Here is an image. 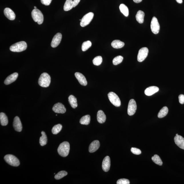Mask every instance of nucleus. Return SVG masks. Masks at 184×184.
I'll use <instances>...</instances> for the list:
<instances>
[{"mask_svg":"<svg viewBox=\"0 0 184 184\" xmlns=\"http://www.w3.org/2000/svg\"><path fill=\"white\" fill-rule=\"evenodd\" d=\"M177 2L179 3H183V0H176Z\"/></svg>","mask_w":184,"mask_h":184,"instance_id":"42","label":"nucleus"},{"mask_svg":"<svg viewBox=\"0 0 184 184\" xmlns=\"http://www.w3.org/2000/svg\"><path fill=\"white\" fill-rule=\"evenodd\" d=\"M133 1L134 2L136 3H139L141 2L142 1V0H133Z\"/></svg>","mask_w":184,"mask_h":184,"instance_id":"41","label":"nucleus"},{"mask_svg":"<svg viewBox=\"0 0 184 184\" xmlns=\"http://www.w3.org/2000/svg\"><path fill=\"white\" fill-rule=\"evenodd\" d=\"M97 119L99 123H103L106 120V116L103 111L102 110L99 111L97 114Z\"/></svg>","mask_w":184,"mask_h":184,"instance_id":"22","label":"nucleus"},{"mask_svg":"<svg viewBox=\"0 0 184 184\" xmlns=\"http://www.w3.org/2000/svg\"><path fill=\"white\" fill-rule=\"evenodd\" d=\"M152 160L155 164L159 165L161 166L163 164V162L159 155H155L152 157Z\"/></svg>","mask_w":184,"mask_h":184,"instance_id":"31","label":"nucleus"},{"mask_svg":"<svg viewBox=\"0 0 184 184\" xmlns=\"http://www.w3.org/2000/svg\"><path fill=\"white\" fill-rule=\"evenodd\" d=\"M0 121L1 125L3 126H6L8 125V118L4 113H1L0 114Z\"/></svg>","mask_w":184,"mask_h":184,"instance_id":"26","label":"nucleus"},{"mask_svg":"<svg viewBox=\"0 0 184 184\" xmlns=\"http://www.w3.org/2000/svg\"><path fill=\"white\" fill-rule=\"evenodd\" d=\"M123 57L121 56L116 57L113 60V64L114 65H117L121 63L123 61Z\"/></svg>","mask_w":184,"mask_h":184,"instance_id":"36","label":"nucleus"},{"mask_svg":"<svg viewBox=\"0 0 184 184\" xmlns=\"http://www.w3.org/2000/svg\"><path fill=\"white\" fill-rule=\"evenodd\" d=\"M137 109V105L135 100L132 99L129 101L128 106V114L129 116L133 115Z\"/></svg>","mask_w":184,"mask_h":184,"instance_id":"11","label":"nucleus"},{"mask_svg":"<svg viewBox=\"0 0 184 184\" xmlns=\"http://www.w3.org/2000/svg\"><path fill=\"white\" fill-rule=\"evenodd\" d=\"M68 100L70 105L73 109H75L77 107V99L73 95H70L68 98Z\"/></svg>","mask_w":184,"mask_h":184,"instance_id":"24","label":"nucleus"},{"mask_svg":"<svg viewBox=\"0 0 184 184\" xmlns=\"http://www.w3.org/2000/svg\"><path fill=\"white\" fill-rule=\"evenodd\" d=\"M27 48V45L25 41H20L12 45L10 47L12 52H20L25 50Z\"/></svg>","mask_w":184,"mask_h":184,"instance_id":"3","label":"nucleus"},{"mask_svg":"<svg viewBox=\"0 0 184 184\" xmlns=\"http://www.w3.org/2000/svg\"><path fill=\"white\" fill-rule=\"evenodd\" d=\"M52 0H41V1L42 4L45 5V6H49L51 4Z\"/></svg>","mask_w":184,"mask_h":184,"instance_id":"39","label":"nucleus"},{"mask_svg":"<svg viewBox=\"0 0 184 184\" xmlns=\"http://www.w3.org/2000/svg\"><path fill=\"white\" fill-rule=\"evenodd\" d=\"M148 49L147 47H144L139 49L137 56V61L141 62L146 59L148 56Z\"/></svg>","mask_w":184,"mask_h":184,"instance_id":"10","label":"nucleus"},{"mask_svg":"<svg viewBox=\"0 0 184 184\" xmlns=\"http://www.w3.org/2000/svg\"><path fill=\"white\" fill-rule=\"evenodd\" d=\"M119 9L120 11L125 17H128L129 15V9L124 4H121L120 5Z\"/></svg>","mask_w":184,"mask_h":184,"instance_id":"30","label":"nucleus"},{"mask_svg":"<svg viewBox=\"0 0 184 184\" xmlns=\"http://www.w3.org/2000/svg\"><path fill=\"white\" fill-rule=\"evenodd\" d=\"M169 111V109L166 107H163L159 111L157 116L158 118H163L167 115Z\"/></svg>","mask_w":184,"mask_h":184,"instance_id":"29","label":"nucleus"},{"mask_svg":"<svg viewBox=\"0 0 184 184\" xmlns=\"http://www.w3.org/2000/svg\"><path fill=\"white\" fill-rule=\"evenodd\" d=\"M70 149L69 143L67 141H64L60 144L58 148V154L61 156L65 157L68 156Z\"/></svg>","mask_w":184,"mask_h":184,"instance_id":"1","label":"nucleus"},{"mask_svg":"<svg viewBox=\"0 0 184 184\" xmlns=\"http://www.w3.org/2000/svg\"><path fill=\"white\" fill-rule=\"evenodd\" d=\"M81 0H66L63 9L65 11H68L78 5Z\"/></svg>","mask_w":184,"mask_h":184,"instance_id":"7","label":"nucleus"},{"mask_svg":"<svg viewBox=\"0 0 184 184\" xmlns=\"http://www.w3.org/2000/svg\"><path fill=\"white\" fill-rule=\"evenodd\" d=\"M159 91V88L157 86H153L146 88L145 90V93L147 96H151L154 94L157 93Z\"/></svg>","mask_w":184,"mask_h":184,"instance_id":"21","label":"nucleus"},{"mask_svg":"<svg viewBox=\"0 0 184 184\" xmlns=\"http://www.w3.org/2000/svg\"><path fill=\"white\" fill-rule=\"evenodd\" d=\"M75 77L78 81L80 84L82 85L86 86L87 84V81L85 77L83 74L79 72H76L75 73Z\"/></svg>","mask_w":184,"mask_h":184,"instance_id":"16","label":"nucleus"},{"mask_svg":"<svg viewBox=\"0 0 184 184\" xmlns=\"http://www.w3.org/2000/svg\"><path fill=\"white\" fill-rule=\"evenodd\" d=\"M4 159L7 163L12 166L17 167L20 164L19 159L13 155H6L5 156Z\"/></svg>","mask_w":184,"mask_h":184,"instance_id":"5","label":"nucleus"},{"mask_svg":"<svg viewBox=\"0 0 184 184\" xmlns=\"http://www.w3.org/2000/svg\"><path fill=\"white\" fill-rule=\"evenodd\" d=\"M62 128V125L60 124L54 125L52 129V133L54 134H58L61 131Z\"/></svg>","mask_w":184,"mask_h":184,"instance_id":"32","label":"nucleus"},{"mask_svg":"<svg viewBox=\"0 0 184 184\" xmlns=\"http://www.w3.org/2000/svg\"><path fill=\"white\" fill-rule=\"evenodd\" d=\"M53 110L56 113L64 114L66 112V109L63 104L60 103H58L54 105L53 107Z\"/></svg>","mask_w":184,"mask_h":184,"instance_id":"12","label":"nucleus"},{"mask_svg":"<svg viewBox=\"0 0 184 184\" xmlns=\"http://www.w3.org/2000/svg\"><path fill=\"white\" fill-rule=\"evenodd\" d=\"M34 9H37V7H36V6H35L34 7Z\"/></svg>","mask_w":184,"mask_h":184,"instance_id":"43","label":"nucleus"},{"mask_svg":"<svg viewBox=\"0 0 184 184\" xmlns=\"http://www.w3.org/2000/svg\"><path fill=\"white\" fill-rule=\"evenodd\" d=\"M91 121V116L89 115H86L83 116L80 120V123L83 125H89Z\"/></svg>","mask_w":184,"mask_h":184,"instance_id":"27","label":"nucleus"},{"mask_svg":"<svg viewBox=\"0 0 184 184\" xmlns=\"http://www.w3.org/2000/svg\"><path fill=\"white\" fill-rule=\"evenodd\" d=\"M109 101L113 105L116 107H119L121 105V101L118 95L114 92H111L108 94Z\"/></svg>","mask_w":184,"mask_h":184,"instance_id":"6","label":"nucleus"},{"mask_svg":"<svg viewBox=\"0 0 184 184\" xmlns=\"http://www.w3.org/2000/svg\"><path fill=\"white\" fill-rule=\"evenodd\" d=\"M111 45L115 49H120L124 47L125 43L119 40H115L111 42Z\"/></svg>","mask_w":184,"mask_h":184,"instance_id":"25","label":"nucleus"},{"mask_svg":"<svg viewBox=\"0 0 184 184\" xmlns=\"http://www.w3.org/2000/svg\"><path fill=\"white\" fill-rule=\"evenodd\" d=\"M51 78L50 76L47 73H43L40 75L38 80V84L43 87H47L50 85Z\"/></svg>","mask_w":184,"mask_h":184,"instance_id":"2","label":"nucleus"},{"mask_svg":"<svg viewBox=\"0 0 184 184\" xmlns=\"http://www.w3.org/2000/svg\"><path fill=\"white\" fill-rule=\"evenodd\" d=\"M42 136L40 137L39 143L41 146H44L47 144V139L45 132L42 131L41 132Z\"/></svg>","mask_w":184,"mask_h":184,"instance_id":"28","label":"nucleus"},{"mask_svg":"<svg viewBox=\"0 0 184 184\" xmlns=\"http://www.w3.org/2000/svg\"><path fill=\"white\" fill-rule=\"evenodd\" d=\"M130 183L129 180L126 179H121L118 180L117 182V184H129Z\"/></svg>","mask_w":184,"mask_h":184,"instance_id":"37","label":"nucleus"},{"mask_svg":"<svg viewBox=\"0 0 184 184\" xmlns=\"http://www.w3.org/2000/svg\"><path fill=\"white\" fill-rule=\"evenodd\" d=\"M62 37V35L60 33H58L55 35L53 39L52 42H51V47L53 48L57 47L61 43Z\"/></svg>","mask_w":184,"mask_h":184,"instance_id":"13","label":"nucleus"},{"mask_svg":"<svg viewBox=\"0 0 184 184\" xmlns=\"http://www.w3.org/2000/svg\"><path fill=\"white\" fill-rule=\"evenodd\" d=\"M131 151L133 153L136 155H140L141 153V150L136 148L132 147L131 149Z\"/></svg>","mask_w":184,"mask_h":184,"instance_id":"38","label":"nucleus"},{"mask_svg":"<svg viewBox=\"0 0 184 184\" xmlns=\"http://www.w3.org/2000/svg\"><path fill=\"white\" fill-rule=\"evenodd\" d=\"M100 146L99 141L95 140L92 142L90 145L89 148V151L90 153H93L98 150Z\"/></svg>","mask_w":184,"mask_h":184,"instance_id":"20","label":"nucleus"},{"mask_svg":"<svg viewBox=\"0 0 184 184\" xmlns=\"http://www.w3.org/2000/svg\"><path fill=\"white\" fill-rule=\"evenodd\" d=\"M67 174H68V173L66 171H60L55 175V178L56 180H59L67 176Z\"/></svg>","mask_w":184,"mask_h":184,"instance_id":"34","label":"nucleus"},{"mask_svg":"<svg viewBox=\"0 0 184 184\" xmlns=\"http://www.w3.org/2000/svg\"><path fill=\"white\" fill-rule=\"evenodd\" d=\"M174 139L177 145L184 150V138L182 136L178 135L175 136Z\"/></svg>","mask_w":184,"mask_h":184,"instance_id":"17","label":"nucleus"},{"mask_svg":"<svg viewBox=\"0 0 184 184\" xmlns=\"http://www.w3.org/2000/svg\"><path fill=\"white\" fill-rule=\"evenodd\" d=\"M102 58L101 56H98L94 58L93 63L94 65L97 66L100 65L102 62Z\"/></svg>","mask_w":184,"mask_h":184,"instance_id":"35","label":"nucleus"},{"mask_svg":"<svg viewBox=\"0 0 184 184\" xmlns=\"http://www.w3.org/2000/svg\"><path fill=\"white\" fill-rule=\"evenodd\" d=\"M93 17L94 14L93 12H89L86 14L81 19L80 23L81 26L82 27H84L88 25L91 22Z\"/></svg>","mask_w":184,"mask_h":184,"instance_id":"8","label":"nucleus"},{"mask_svg":"<svg viewBox=\"0 0 184 184\" xmlns=\"http://www.w3.org/2000/svg\"><path fill=\"white\" fill-rule=\"evenodd\" d=\"M111 166L110 157L108 156H106L103 159L102 164V168L105 172L109 171Z\"/></svg>","mask_w":184,"mask_h":184,"instance_id":"15","label":"nucleus"},{"mask_svg":"<svg viewBox=\"0 0 184 184\" xmlns=\"http://www.w3.org/2000/svg\"><path fill=\"white\" fill-rule=\"evenodd\" d=\"M79 20H80V21H81V19H79Z\"/></svg>","mask_w":184,"mask_h":184,"instance_id":"44","label":"nucleus"},{"mask_svg":"<svg viewBox=\"0 0 184 184\" xmlns=\"http://www.w3.org/2000/svg\"><path fill=\"white\" fill-rule=\"evenodd\" d=\"M31 16L33 21L37 22L38 24H41L43 23V15L39 10L34 9L31 12Z\"/></svg>","mask_w":184,"mask_h":184,"instance_id":"4","label":"nucleus"},{"mask_svg":"<svg viewBox=\"0 0 184 184\" xmlns=\"http://www.w3.org/2000/svg\"><path fill=\"white\" fill-rule=\"evenodd\" d=\"M92 45V43L90 41H87L83 42L82 46V49L83 51H85L89 48Z\"/></svg>","mask_w":184,"mask_h":184,"instance_id":"33","label":"nucleus"},{"mask_svg":"<svg viewBox=\"0 0 184 184\" xmlns=\"http://www.w3.org/2000/svg\"><path fill=\"white\" fill-rule=\"evenodd\" d=\"M13 127L17 132H20L22 129V125L20 119L18 116L15 117L13 122Z\"/></svg>","mask_w":184,"mask_h":184,"instance_id":"14","label":"nucleus"},{"mask_svg":"<svg viewBox=\"0 0 184 184\" xmlns=\"http://www.w3.org/2000/svg\"><path fill=\"white\" fill-rule=\"evenodd\" d=\"M4 15L9 19L14 20L15 18V15L14 12L10 8H6L4 10Z\"/></svg>","mask_w":184,"mask_h":184,"instance_id":"18","label":"nucleus"},{"mask_svg":"<svg viewBox=\"0 0 184 184\" xmlns=\"http://www.w3.org/2000/svg\"><path fill=\"white\" fill-rule=\"evenodd\" d=\"M18 77V74L16 72L13 73L7 77L4 81L5 85H8L15 82Z\"/></svg>","mask_w":184,"mask_h":184,"instance_id":"19","label":"nucleus"},{"mask_svg":"<svg viewBox=\"0 0 184 184\" xmlns=\"http://www.w3.org/2000/svg\"><path fill=\"white\" fill-rule=\"evenodd\" d=\"M150 27L152 32L153 33L157 34L159 33L160 31V26L156 17H154L152 19L151 25H150Z\"/></svg>","mask_w":184,"mask_h":184,"instance_id":"9","label":"nucleus"},{"mask_svg":"<svg viewBox=\"0 0 184 184\" xmlns=\"http://www.w3.org/2000/svg\"><path fill=\"white\" fill-rule=\"evenodd\" d=\"M144 12L142 11L139 10L136 15V19L139 23L142 24L144 22Z\"/></svg>","mask_w":184,"mask_h":184,"instance_id":"23","label":"nucleus"},{"mask_svg":"<svg viewBox=\"0 0 184 184\" xmlns=\"http://www.w3.org/2000/svg\"><path fill=\"white\" fill-rule=\"evenodd\" d=\"M179 102L180 104H184V95H180L179 96Z\"/></svg>","mask_w":184,"mask_h":184,"instance_id":"40","label":"nucleus"}]
</instances>
